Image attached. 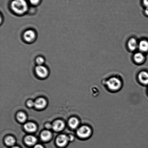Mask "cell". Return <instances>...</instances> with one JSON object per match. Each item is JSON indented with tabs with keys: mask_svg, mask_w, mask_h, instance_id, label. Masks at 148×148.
<instances>
[{
	"mask_svg": "<svg viewBox=\"0 0 148 148\" xmlns=\"http://www.w3.org/2000/svg\"><path fill=\"white\" fill-rule=\"evenodd\" d=\"M29 4L27 0H12L10 3V8L16 15L23 16L28 12Z\"/></svg>",
	"mask_w": 148,
	"mask_h": 148,
	"instance_id": "cell-1",
	"label": "cell"
},
{
	"mask_svg": "<svg viewBox=\"0 0 148 148\" xmlns=\"http://www.w3.org/2000/svg\"><path fill=\"white\" fill-rule=\"evenodd\" d=\"M23 40L25 43H31L35 41L37 35L36 32L32 29H28L24 31L23 34Z\"/></svg>",
	"mask_w": 148,
	"mask_h": 148,
	"instance_id": "cell-2",
	"label": "cell"
},
{
	"mask_svg": "<svg viewBox=\"0 0 148 148\" xmlns=\"http://www.w3.org/2000/svg\"><path fill=\"white\" fill-rule=\"evenodd\" d=\"M106 85L108 88L111 90L116 91L121 86V82L118 78L113 77L107 81Z\"/></svg>",
	"mask_w": 148,
	"mask_h": 148,
	"instance_id": "cell-3",
	"label": "cell"
},
{
	"mask_svg": "<svg viewBox=\"0 0 148 148\" xmlns=\"http://www.w3.org/2000/svg\"><path fill=\"white\" fill-rule=\"evenodd\" d=\"M35 71L36 74L41 78H46L48 75V69L46 66L43 65L40 66L37 65L36 67Z\"/></svg>",
	"mask_w": 148,
	"mask_h": 148,
	"instance_id": "cell-4",
	"label": "cell"
},
{
	"mask_svg": "<svg viewBox=\"0 0 148 148\" xmlns=\"http://www.w3.org/2000/svg\"><path fill=\"white\" fill-rule=\"evenodd\" d=\"M91 133V129L86 126H82L80 127L77 131L78 136L82 138H86L89 137Z\"/></svg>",
	"mask_w": 148,
	"mask_h": 148,
	"instance_id": "cell-5",
	"label": "cell"
},
{
	"mask_svg": "<svg viewBox=\"0 0 148 148\" xmlns=\"http://www.w3.org/2000/svg\"><path fill=\"white\" fill-rule=\"evenodd\" d=\"M138 43L134 38H131L127 42V47L131 51H134L138 48Z\"/></svg>",
	"mask_w": 148,
	"mask_h": 148,
	"instance_id": "cell-6",
	"label": "cell"
},
{
	"mask_svg": "<svg viewBox=\"0 0 148 148\" xmlns=\"http://www.w3.org/2000/svg\"><path fill=\"white\" fill-rule=\"evenodd\" d=\"M133 59L136 63L141 64L144 62L145 56L143 53L140 52L135 54L133 56Z\"/></svg>",
	"mask_w": 148,
	"mask_h": 148,
	"instance_id": "cell-7",
	"label": "cell"
},
{
	"mask_svg": "<svg viewBox=\"0 0 148 148\" xmlns=\"http://www.w3.org/2000/svg\"><path fill=\"white\" fill-rule=\"evenodd\" d=\"M138 78L139 81L143 85H148V72L142 71L139 74Z\"/></svg>",
	"mask_w": 148,
	"mask_h": 148,
	"instance_id": "cell-8",
	"label": "cell"
},
{
	"mask_svg": "<svg viewBox=\"0 0 148 148\" xmlns=\"http://www.w3.org/2000/svg\"><path fill=\"white\" fill-rule=\"evenodd\" d=\"M138 48L142 53H146L148 51V41L143 40L138 42Z\"/></svg>",
	"mask_w": 148,
	"mask_h": 148,
	"instance_id": "cell-9",
	"label": "cell"
},
{
	"mask_svg": "<svg viewBox=\"0 0 148 148\" xmlns=\"http://www.w3.org/2000/svg\"><path fill=\"white\" fill-rule=\"evenodd\" d=\"M69 138L66 136L62 135L59 136L56 140V143L60 147H63L67 144L69 141Z\"/></svg>",
	"mask_w": 148,
	"mask_h": 148,
	"instance_id": "cell-10",
	"label": "cell"
},
{
	"mask_svg": "<svg viewBox=\"0 0 148 148\" xmlns=\"http://www.w3.org/2000/svg\"><path fill=\"white\" fill-rule=\"evenodd\" d=\"M64 126V125L63 122L58 120L53 123V128L55 131H60L63 129Z\"/></svg>",
	"mask_w": 148,
	"mask_h": 148,
	"instance_id": "cell-11",
	"label": "cell"
},
{
	"mask_svg": "<svg viewBox=\"0 0 148 148\" xmlns=\"http://www.w3.org/2000/svg\"><path fill=\"white\" fill-rule=\"evenodd\" d=\"M46 105L45 100L42 98H39L35 102V106L38 108H44Z\"/></svg>",
	"mask_w": 148,
	"mask_h": 148,
	"instance_id": "cell-12",
	"label": "cell"
},
{
	"mask_svg": "<svg viewBox=\"0 0 148 148\" xmlns=\"http://www.w3.org/2000/svg\"><path fill=\"white\" fill-rule=\"evenodd\" d=\"M24 128L27 131L34 132L36 131L37 127L33 123H27L24 125Z\"/></svg>",
	"mask_w": 148,
	"mask_h": 148,
	"instance_id": "cell-13",
	"label": "cell"
},
{
	"mask_svg": "<svg viewBox=\"0 0 148 148\" xmlns=\"http://www.w3.org/2000/svg\"><path fill=\"white\" fill-rule=\"evenodd\" d=\"M37 140L33 136H27L25 139V143L28 145H33L35 144Z\"/></svg>",
	"mask_w": 148,
	"mask_h": 148,
	"instance_id": "cell-14",
	"label": "cell"
},
{
	"mask_svg": "<svg viewBox=\"0 0 148 148\" xmlns=\"http://www.w3.org/2000/svg\"><path fill=\"white\" fill-rule=\"evenodd\" d=\"M51 134L50 131H45L42 133L41 138L44 141H48L51 138Z\"/></svg>",
	"mask_w": 148,
	"mask_h": 148,
	"instance_id": "cell-15",
	"label": "cell"
},
{
	"mask_svg": "<svg viewBox=\"0 0 148 148\" xmlns=\"http://www.w3.org/2000/svg\"><path fill=\"white\" fill-rule=\"evenodd\" d=\"M69 125L72 128L75 129L78 127L79 121L76 118H72L69 120Z\"/></svg>",
	"mask_w": 148,
	"mask_h": 148,
	"instance_id": "cell-16",
	"label": "cell"
},
{
	"mask_svg": "<svg viewBox=\"0 0 148 148\" xmlns=\"http://www.w3.org/2000/svg\"><path fill=\"white\" fill-rule=\"evenodd\" d=\"M36 64L38 66L43 65L45 62V59L42 56H37L35 59Z\"/></svg>",
	"mask_w": 148,
	"mask_h": 148,
	"instance_id": "cell-17",
	"label": "cell"
},
{
	"mask_svg": "<svg viewBox=\"0 0 148 148\" xmlns=\"http://www.w3.org/2000/svg\"><path fill=\"white\" fill-rule=\"evenodd\" d=\"M5 142L7 145L11 146L15 143V140L14 138L8 137L5 139Z\"/></svg>",
	"mask_w": 148,
	"mask_h": 148,
	"instance_id": "cell-18",
	"label": "cell"
},
{
	"mask_svg": "<svg viewBox=\"0 0 148 148\" xmlns=\"http://www.w3.org/2000/svg\"><path fill=\"white\" fill-rule=\"evenodd\" d=\"M17 118L19 121L21 122H24L25 121L27 117L25 114L22 112L18 113L17 115Z\"/></svg>",
	"mask_w": 148,
	"mask_h": 148,
	"instance_id": "cell-19",
	"label": "cell"
},
{
	"mask_svg": "<svg viewBox=\"0 0 148 148\" xmlns=\"http://www.w3.org/2000/svg\"><path fill=\"white\" fill-rule=\"evenodd\" d=\"M30 4L34 7L40 5L41 2L42 0H27Z\"/></svg>",
	"mask_w": 148,
	"mask_h": 148,
	"instance_id": "cell-20",
	"label": "cell"
},
{
	"mask_svg": "<svg viewBox=\"0 0 148 148\" xmlns=\"http://www.w3.org/2000/svg\"><path fill=\"white\" fill-rule=\"evenodd\" d=\"M142 2L145 7H148V0H142Z\"/></svg>",
	"mask_w": 148,
	"mask_h": 148,
	"instance_id": "cell-21",
	"label": "cell"
},
{
	"mask_svg": "<svg viewBox=\"0 0 148 148\" xmlns=\"http://www.w3.org/2000/svg\"><path fill=\"white\" fill-rule=\"evenodd\" d=\"M27 105L30 107H32L35 106V103L33 102V101H29L27 102Z\"/></svg>",
	"mask_w": 148,
	"mask_h": 148,
	"instance_id": "cell-22",
	"label": "cell"
},
{
	"mask_svg": "<svg viewBox=\"0 0 148 148\" xmlns=\"http://www.w3.org/2000/svg\"><path fill=\"white\" fill-rule=\"evenodd\" d=\"M145 14L148 16V7H145L144 10Z\"/></svg>",
	"mask_w": 148,
	"mask_h": 148,
	"instance_id": "cell-23",
	"label": "cell"
},
{
	"mask_svg": "<svg viewBox=\"0 0 148 148\" xmlns=\"http://www.w3.org/2000/svg\"><path fill=\"white\" fill-rule=\"evenodd\" d=\"M34 148H44L43 147V146H41V145H38L35 146Z\"/></svg>",
	"mask_w": 148,
	"mask_h": 148,
	"instance_id": "cell-24",
	"label": "cell"
},
{
	"mask_svg": "<svg viewBox=\"0 0 148 148\" xmlns=\"http://www.w3.org/2000/svg\"><path fill=\"white\" fill-rule=\"evenodd\" d=\"M68 138H69V140H72L73 139V136H69V137H68Z\"/></svg>",
	"mask_w": 148,
	"mask_h": 148,
	"instance_id": "cell-25",
	"label": "cell"
},
{
	"mask_svg": "<svg viewBox=\"0 0 148 148\" xmlns=\"http://www.w3.org/2000/svg\"><path fill=\"white\" fill-rule=\"evenodd\" d=\"M2 14H1V18H2ZM2 19H1V23H2Z\"/></svg>",
	"mask_w": 148,
	"mask_h": 148,
	"instance_id": "cell-26",
	"label": "cell"
},
{
	"mask_svg": "<svg viewBox=\"0 0 148 148\" xmlns=\"http://www.w3.org/2000/svg\"><path fill=\"white\" fill-rule=\"evenodd\" d=\"M12 148H19L18 147H13Z\"/></svg>",
	"mask_w": 148,
	"mask_h": 148,
	"instance_id": "cell-27",
	"label": "cell"
}]
</instances>
